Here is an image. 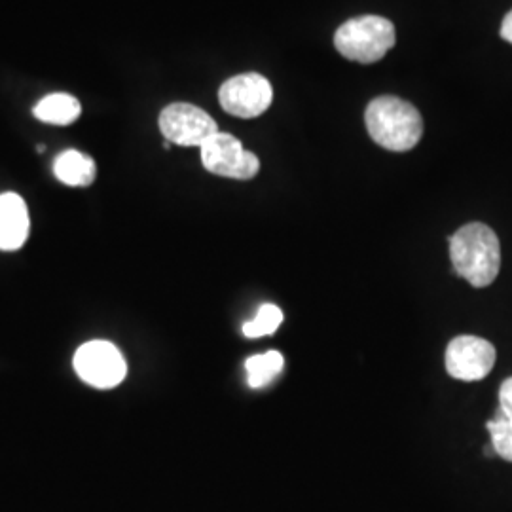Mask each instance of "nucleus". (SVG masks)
Listing matches in <instances>:
<instances>
[{
    "label": "nucleus",
    "mask_w": 512,
    "mask_h": 512,
    "mask_svg": "<svg viewBox=\"0 0 512 512\" xmlns=\"http://www.w3.org/2000/svg\"><path fill=\"white\" fill-rule=\"evenodd\" d=\"M200 152L203 167L219 177L249 181L260 171V160L230 133L219 131L200 148Z\"/></svg>",
    "instance_id": "423d86ee"
},
{
    "label": "nucleus",
    "mask_w": 512,
    "mask_h": 512,
    "mask_svg": "<svg viewBox=\"0 0 512 512\" xmlns=\"http://www.w3.org/2000/svg\"><path fill=\"white\" fill-rule=\"evenodd\" d=\"M450 258L459 277L476 289L492 285L501 268V245L494 230L482 222L461 226L450 238Z\"/></svg>",
    "instance_id": "f257e3e1"
},
{
    "label": "nucleus",
    "mask_w": 512,
    "mask_h": 512,
    "mask_svg": "<svg viewBox=\"0 0 512 512\" xmlns=\"http://www.w3.org/2000/svg\"><path fill=\"white\" fill-rule=\"evenodd\" d=\"M501 37L512 44V10L505 16L503 23H501Z\"/></svg>",
    "instance_id": "dca6fc26"
},
{
    "label": "nucleus",
    "mask_w": 512,
    "mask_h": 512,
    "mask_svg": "<svg viewBox=\"0 0 512 512\" xmlns=\"http://www.w3.org/2000/svg\"><path fill=\"white\" fill-rule=\"evenodd\" d=\"M80 112H82L80 101L69 93L46 95L33 109L35 118L52 126H69L78 120Z\"/></svg>",
    "instance_id": "9b49d317"
},
{
    "label": "nucleus",
    "mask_w": 512,
    "mask_h": 512,
    "mask_svg": "<svg viewBox=\"0 0 512 512\" xmlns=\"http://www.w3.org/2000/svg\"><path fill=\"white\" fill-rule=\"evenodd\" d=\"M499 410L512 420V378H507L499 387Z\"/></svg>",
    "instance_id": "2eb2a0df"
},
{
    "label": "nucleus",
    "mask_w": 512,
    "mask_h": 512,
    "mask_svg": "<svg viewBox=\"0 0 512 512\" xmlns=\"http://www.w3.org/2000/svg\"><path fill=\"white\" fill-rule=\"evenodd\" d=\"M486 429L492 435L495 456L512 463V420L497 410L494 420L486 423Z\"/></svg>",
    "instance_id": "4468645a"
},
{
    "label": "nucleus",
    "mask_w": 512,
    "mask_h": 512,
    "mask_svg": "<svg viewBox=\"0 0 512 512\" xmlns=\"http://www.w3.org/2000/svg\"><path fill=\"white\" fill-rule=\"evenodd\" d=\"M365 124L372 141L391 152H408L420 143V110L395 95H382L368 103Z\"/></svg>",
    "instance_id": "f03ea898"
},
{
    "label": "nucleus",
    "mask_w": 512,
    "mask_h": 512,
    "mask_svg": "<svg viewBox=\"0 0 512 512\" xmlns=\"http://www.w3.org/2000/svg\"><path fill=\"white\" fill-rule=\"evenodd\" d=\"M74 370L84 384L112 389L122 384L128 365L122 351L107 340H92L74 353Z\"/></svg>",
    "instance_id": "20e7f679"
},
{
    "label": "nucleus",
    "mask_w": 512,
    "mask_h": 512,
    "mask_svg": "<svg viewBox=\"0 0 512 512\" xmlns=\"http://www.w3.org/2000/svg\"><path fill=\"white\" fill-rule=\"evenodd\" d=\"M283 355L279 351H268L264 355H253L245 361L247 384L253 389H260L272 384L283 370Z\"/></svg>",
    "instance_id": "f8f14e48"
},
{
    "label": "nucleus",
    "mask_w": 512,
    "mask_h": 512,
    "mask_svg": "<svg viewBox=\"0 0 512 512\" xmlns=\"http://www.w3.org/2000/svg\"><path fill=\"white\" fill-rule=\"evenodd\" d=\"M274 88L266 76L245 73L232 76L219 90V103L228 114L251 120L270 109Z\"/></svg>",
    "instance_id": "0eeeda50"
},
{
    "label": "nucleus",
    "mask_w": 512,
    "mask_h": 512,
    "mask_svg": "<svg viewBox=\"0 0 512 512\" xmlns=\"http://www.w3.org/2000/svg\"><path fill=\"white\" fill-rule=\"evenodd\" d=\"M395 25L382 16H359L342 23L334 33V46L349 61L376 63L395 46Z\"/></svg>",
    "instance_id": "7ed1b4c3"
},
{
    "label": "nucleus",
    "mask_w": 512,
    "mask_h": 512,
    "mask_svg": "<svg viewBox=\"0 0 512 512\" xmlns=\"http://www.w3.org/2000/svg\"><path fill=\"white\" fill-rule=\"evenodd\" d=\"M54 173L57 181L67 186H90L95 181L97 167L88 154L65 150L55 158Z\"/></svg>",
    "instance_id": "9d476101"
},
{
    "label": "nucleus",
    "mask_w": 512,
    "mask_h": 512,
    "mask_svg": "<svg viewBox=\"0 0 512 512\" xmlns=\"http://www.w3.org/2000/svg\"><path fill=\"white\" fill-rule=\"evenodd\" d=\"M283 323V311L279 310L275 304H264L251 319L249 323L243 325V334L247 338H260V336H270L275 330L281 327Z\"/></svg>",
    "instance_id": "ddd939ff"
},
{
    "label": "nucleus",
    "mask_w": 512,
    "mask_h": 512,
    "mask_svg": "<svg viewBox=\"0 0 512 512\" xmlns=\"http://www.w3.org/2000/svg\"><path fill=\"white\" fill-rule=\"evenodd\" d=\"M31 219L23 198L14 192L0 194V251H18L29 238Z\"/></svg>",
    "instance_id": "1a4fd4ad"
},
{
    "label": "nucleus",
    "mask_w": 512,
    "mask_h": 512,
    "mask_svg": "<svg viewBox=\"0 0 512 512\" xmlns=\"http://www.w3.org/2000/svg\"><path fill=\"white\" fill-rule=\"evenodd\" d=\"M446 372L459 382L484 380L495 365V348L478 336H458L446 349Z\"/></svg>",
    "instance_id": "6e6552de"
},
{
    "label": "nucleus",
    "mask_w": 512,
    "mask_h": 512,
    "mask_svg": "<svg viewBox=\"0 0 512 512\" xmlns=\"http://www.w3.org/2000/svg\"><path fill=\"white\" fill-rule=\"evenodd\" d=\"M160 131L171 145L202 148L219 133L217 122L205 110L190 103H173L160 112Z\"/></svg>",
    "instance_id": "39448f33"
}]
</instances>
